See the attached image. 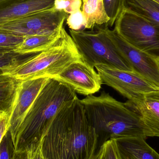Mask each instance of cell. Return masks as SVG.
<instances>
[{
    "label": "cell",
    "mask_w": 159,
    "mask_h": 159,
    "mask_svg": "<svg viewBox=\"0 0 159 159\" xmlns=\"http://www.w3.org/2000/svg\"><path fill=\"white\" fill-rule=\"evenodd\" d=\"M68 16L54 7L0 24V33L24 37L49 33L63 27Z\"/></svg>",
    "instance_id": "52a82bcc"
},
{
    "label": "cell",
    "mask_w": 159,
    "mask_h": 159,
    "mask_svg": "<svg viewBox=\"0 0 159 159\" xmlns=\"http://www.w3.org/2000/svg\"><path fill=\"white\" fill-rule=\"evenodd\" d=\"M91 159H118L114 140L103 143Z\"/></svg>",
    "instance_id": "44dd1931"
},
{
    "label": "cell",
    "mask_w": 159,
    "mask_h": 159,
    "mask_svg": "<svg viewBox=\"0 0 159 159\" xmlns=\"http://www.w3.org/2000/svg\"><path fill=\"white\" fill-rule=\"evenodd\" d=\"M100 27L112 41L120 54L130 65L134 72L159 89V62L157 59L126 42L114 29Z\"/></svg>",
    "instance_id": "ba28073f"
},
{
    "label": "cell",
    "mask_w": 159,
    "mask_h": 159,
    "mask_svg": "<svg viewBox=\"0 0 159 159\" xmlns=\"http://www.w3.org/2000/svg\"><path fill=\"white\" fill-rule=\"evenodd\" d=\"M66 31L62 27L49 33L27 36L15 52L22 55H32L43 52L56 44Z\"/></svg>",
    "instance_id": "9a60e30c"
},
{
    "label": "cell",
    "mask_w": 159,
    "mask_h": 159,
    "mask_svg": "<svg viewBox=\"0 0 159 159\" xmlns=\"http://www.w3.org/2000/svg\"><path fill=\"white\" fill-rule=\"evenodd\" d=\"M32 148L30 159H44L42 152V143L37 147Z\"/></svg>",
    "instance_id": "83f0119b"
},
{
    "label": "cell",
    "mask_w": 159,
    "mask_h": 159,
    "mask_svg": "<svg viewBox=\"0 0 159 159\" xmlns=\"http://www.w3.org/2000/svg\"><path fill=\"white\" fill-rule=\"evenodd\" d=\"M94 68L103 84L113 88L128 100H134L142 94L159 90L134 72L103 65H97Z\"/></svg>",
    "instance_id": "9c48e42d"
},
{
    "label": "cell",
    "mask_w": 159,
    "mask_h": 159,
    "mask_svg": "<svg viewBox=\"0 0 159 159\" xmlns=\"http://www.w3.org/2000/svg\"><path fill=\"white\" fill-rule=\"evenodd\" d=\"M96 27V30L76 31L70 30V36L83 60L93 67L106 65L134 71L102 28L100 26Z\"/></svg>",
    "instance_id": "5b68a950"
},
{
    "label": "cell",
    "mask_w": 159,
    "mask_h": 159,
    "mask_svg": "<svg viewBox=\"0 0 159 159\" xmlns=\"http://www.w3.org/2000/svg\"><path fill=\"white\" fill-rule=\"evenodd\" d=\"M91 126L99 139L159 137L139 115L122 103L102 91L98 96L88 95L80 100Z\"/></svg>",
    "instance_id": "7a4b0ae2"
},
{
    "label": "cell",
    "mask_w": 159,
    "mask_h": 159,
    "mask_svg": "<svg viewBox=\"0 0 159 159\" xmlns=\"http://www.w3.org/2000/svg\"><path fill=\"white\" fill-rule=\"evenodd\" d=\"M124 9L159 25V3L155 0H124Z\"/></svg>",
    "instance_id": "e0dca14e"
},
{
    "label": "cell",
    "mask_w": 159,
    "mask_h": 159,
    "mask_svg": "<svg viewBox=\"0 0 159 159\" xmlns=\"http://www.w3.org/2000/svg\"><path fill=\"white\" fill-rule=\"evenodd\" d=\"M98 136L80 99L66 103L55 116L42 142L44 159H91Z\"/></svg>",
    "instance_id": "6da1fadb"
},
{
    "label": "cell",
    "mask_w": 159,
    "mask_h": 159,
    "mask_svg": "<svg viewBox=\"0 0 159 159\" xmlns=\"http://www.w3.org/2000/svg\"><path fill=\"white\" fill-rule=\"evenodd\" d=\"M82 3V0H56L54 7L70 15L80 10Z\"/></svg>",
    "instance_id": "cb8c5ba5"
},
{
    "label": "cell",
    "mask_w": 159,
    "mask_h": 159,
    "mask_svg": "<svg viewBox=\"0 0 159 159\" xmlns=\"http://www.w3.org/2000/svg\"><path fill=\"white\" fill-rule=\"evenodd\" d=\"M32 148L22 151H16L14 159H30Z\"/></svg>",
    "instance_id": "4316f807"
},
{
    "label": "cell",
    "mask_w": 159,
    "mask_h": 159,
    "mask_svg": "<svg viewBox=\"0 0 159 159\" xmlns=\"http://www.w3.org/2000/svg\"><path fill=\"white\" fill-rule=\"evenodd\" d=\"M82 13L86 20V29H93L104 25L105 27L110 19L106 12L103 0H82Z\"/></svg>",
    "instance_id": "2e32d148"
},
{
    "label": "cell",
    "mask_w": 159,
    "mask_h": 159,
    "mask_svg": "<svg viewBox=\"0 0 159 159\" xmlns=\"http://www.w3.org/2000/svg\"><path fill=\"white\" fill-rule=\"evenodd\" d=\"M56 0H0V24L54 7Z\"/></svg>",
    "instance_id": "7c38bea8"
},
{
    "label": "cell",
    "mask_w": 159,
    "mask_h": 159,
    "mask_svg": "<svg viewBox=\"0 0 159 159\" xmlns=\"http://www.w3.org/2000/svg\"><path fill=\"white\" fill-rule=\"evenodd\" d=\"M114 30L134 47L159 58V25L123 8L115 23Z\"/></svg>",
    "instance_id": "8992f818"
},
{
    "label": "cell",
    "mask_w": 159,
    "mask_h": 159,
    "mask_svg": "<svg viewBox=\"0 0 159 159\" xmlns=\"http://www.w3.org/2000/svg\"><path fill=\"white\" fill-rule=\"evenodd\" d=\"M30 55H22L15 52H0V74L2 73V70L5 66L13 64L19 60Z\"/></svg>",
    "instance_id": "d4e9b609"
},
{
    "label": "cell",
    "mask_w": 159,
    "mask_h": 159,
    "mask_svg": "<svg viewBox=\"0 0 159 159\" xmlns=\"http://www.w3.org/2000/svg\"><path fill=\"white\" fill-rule=\"evenodd\" d=\"M25 37L0 33V52H15L20 45Z\"/></svg>",
    "instance_id": "ffe728a7"
},
{
    "label": "cell",
    "mask_w": 159,
    "mask_h": 159,
    "mask_svg": "<svg viewBox=\"0 0 159 159\" xmlns=\"http://www.w3.org/2000/svg\"><path fill=\"white\" fill-rule=\"evenodd\" d=\"M155 1H157V2H158L159 3V0H155Z\"/></svg>",
    "instance_id": "f1b7e54d"
},
{
    "label": "cell",
    "mask_w": 159,
    "mask_h": 159,
    "mask_svg": "<svg viewBox=\"0 0 159 159\" xmlns=\"http://www.w3.org/2000/svg\"><path fill=\"white\" fill-rule=\"evenodd\" d=\"M16 152L12 135L8 130L0 143V159H14Z\"/></svg>",
    "instance_id": "7402d4cb"
},
{
    "label": "cell",
    "mask_w": 159,
    "mask_h": 159,
    "mask_svg": "<svg viewBox=\"0 0 159 159\" xmlns=\"http://www.w3.org/2000/svg\"><path fill=\"white\" fill-rule=\"evenodd\" d=\"M49 77H39L20 81L10 118L9 131L13 142L19 129L38 94Z\"/></svg>",
    "instance_id": "8fae6325"
},
{
    "label": "cell",
    "mask_w": 159,
    "mask_h": 159,
    "mask_svg": "<svg viewBox=\"0 0 159 159\" xmlns=\"http://www.w3.org/2000/svg\"><path fill=\"white\" fill-rule=\"evenodd\" d=\"M106 12L110 19L105 28H111L123 10L124 0H103Z\"/></svg>",
    "instance_id": "d6986e66"
},
{
    "label": "cell",
    "mask_w": 159,
    "mask_h": 159,
    "mask_svg": "<svg viewBox=\"0 0 159 159\" xmlns=\"http://www.w3.org/2000/svg\"><path fill=\"white\" fill-rule=\"evenodd\" d=\"M82 60L71 36L66 31L50 48L5 66L2 72L19 81L39 77L55 78L71 64Z\"/></svg>",
    "instance_id": "277c9868"
},
{
    "label": "cell",
    "mask_w": 159,
    "mask_h": 159,
    "mask_svg": "<svg viewBox=\"0 0 159 159\" xmlns=\"http://www.w3.org/2000/svg\"><path fill=\"white\" fill-rule=\"evenodd\" d=\"M55 78L70 86L77 93L86 96L99 92L103 84L94 67L83 60L72 63Z\"/></svg>",
    "instance_id": "30bf717a"
},
{
    "label": "cell",
    "mask_w": 159,
    "mask_h": 159,
    "mask_svg": "<svg viewBox=\"0 0 159 159\" xmlns=\"http://www.w3.org/2000/svg\"><path fill=\"white\" fill-rule=\"evenodd\" d=\"M77 97L67 84L55 78L48 80L19 129L14 140L16 151L38 147L59 111Z\"/></svg>",
    "instance_id": "3957f363"
},
{
    "label": "cell",
    "mask_w": 159,
    "mask_h": 159,
    "mask_svg": "<svg viewBox=\"0 0 159 159\" xmlns=\"http://www.w3.org/2000/svg\"><path fill=\"white\" fill-rule=\"evenodd\" d=\"M66 20L70 30L78 31L86 29V20L81 9L68 15Z\"/></svg>",
    "instance_id": "603a6c76"
},
{
    "label": "cell",
    "mask_w": 159,
    "mask_h": 159,
    "mask_svg": "<svg viewBox=\"0 0 159 159\" xmlns=\"http://www.w3.org/2000/svg\"><path fill=\"white\" fill-rule=\"evenodd\" d=\"M157 59H158V61L159 62V58H158Z\"/></svg>",
    "instance_id": "f546056e"
},
{
    "label": "cell",
    "mask_w": 159,
    "mask_h": 159,
    "mask_svg": "<svg viewBox=\"0 0 159 159\" xmlns=\"http://www.w3.org/2000/svg\"><path fill=\"white\" fill-rule=\"evenodd\" d=\"M142 136L115 139L118 159H159V154Z\"/></svg>",
    "instance_id": "5bb4252c"
},
{
    "label": "cell",
    "mask_w": 159,
    "mask_h": 159,
    "mask_svg": "<svg viewBox=\"0 0 159 159\" xmlns=\"http://www.w3.org/2000/svg\"><path fill=\"white\" fill-rule=\"evenodd\" d=\"M125 105L134 111L145 124L159 137V90L140 95L133 100H128Z\"/></svg>",
    "instance_id": "4fadbf2b"
},
{
    "label": "cell",
    "mask_w": 159,
    "mask_h": 159,
    "mask_svg": "<svg viewBox=\"0 0 159 159\" xmlns=\"http://www.w3.org/2000/svg\"><path fill=\"white\" fill-rule=\"evenodd\" d=\"M19 82L8 75L0 74V111H12Z\"/></svg>",
    "instance_id": "ac0fdd59"
},
{
    "label": "cell",
    "mask_w": 159,
    "mask_h": 159,
    "mask_svg": "<svg viewBox=\"0 0 159 159\" xmlns=\"http://www.w3.org/2000/svg\"><path fill=\"white\" fill-rule=\"evenodd\" d=\"M12 111H0V143L9 130Z\"/></svg>",
    "instance_id": "484cf974"
}]
</instances>
